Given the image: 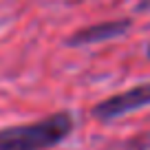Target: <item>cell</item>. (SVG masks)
Returning <instances> with one entry per match:
<instances>
[{"label":"cell","instance_id":"6da1fadb","mask_svg":"<svg viewBox=\"0 0 150 150\" xmlns=\"http://www.w3.org/2000/svg\"><path fill=\"white\" fill-rule=\"evenodd\" d=\"M75 119L69 110L42 119L0 128V150H51L73 132Z\"/></svg>","mask_w":150,"mask_h":150},{"label":"cell","instance_id":"7a4b0ae2","mask_svg":"<svg viewBox=\"0 0 150 150\" xmlns=\"http://www.w3.org/2000/svg\"><path fill=\"white\" fill-rule=\"evenodd\" d=\"M146 106H150V82L137 84L128 91H122V93H115L110 97L102 99L93 106L91 112L99 122H112V119L126 117V115Z\"/></svg>","mask_w":150,"mask_h":150},{"label":"cell","instance_id":"3957f363","mask_svg":"<svg viewBox=\"0 0 150 150\" xmlns=\"http://www.w3.org/2000/svg\"><path fill=\"white\" fill-rule=\"evenodd\" d=\"M130 31V20H106V22H97L91 27L77 29L73 35L66 40L69 47H86V44H99L108 42L115 38H122Z\"/></svg>","mask_w":150,"mask_h":150},{"label":"cell","instance_id":"277c9868","mask_svg":"<svg viewBox=\"0 0 150 150\" xmlns=\"http://www.w3.org/2000/svg\"><path fill=\"white\" fill-rule=\"evenodd\" d=\"M124 150H150V130L141 132V135H135L130 141H126Z\"/></svg>","mask_w":150,"mask_h":150},{"label":"cell","instance_id":"5b68a950","mask_svg":"<svg viewBox=\"0 0 150 150\" xmlns=\"http://www.w3.org/2000/svg\"><path fill=\"white\" fill-rule=\"evenodd\" d=\"M137 9L139 11H150V0H137Z\"/></svg>","mask_w":150,"mask_h":150},{"label":"cell","instance_id":"8992f818","mask_svg":"<svg viewBox=\"0 0 150 150\" xmlns=\"http://www.w3.org/2000/svg\"><path fill=\"white\" fill-rule=\"evenodd\" d=\"M146 55H148V57H150V44H148V49H146Z\"/></svg>","mask_w":150,"mask_h":150}]
</instances>
